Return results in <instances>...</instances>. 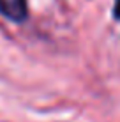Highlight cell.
Segmentation results:
<instances>
[{"instance_id": "1", "label": "cell", "mask_w": 120, "mask_h": 122, "mask_svg": "<svg viewBox=\"0 0 120 122\" xmlns=\"http://www.w3.org/2000/svg\"><path fill=\"white\" fill-rule=\"evenodd\" d=\"M0 14L14 23L25 21L28 16L27 0H0Z\"/></svg>"}, {"instance_id": "2", "label": "cell", "mask_w": 120, "mask_h": 122, "mask_svg": "<svg viewBox=\"0 0 120 122\" xmlns=\"http://www.w3.org/2000/svg\"><path fill=\"white\" fill-rule=\"evenodd\" d=\"M113 16L120 21V0H115V7H113Z\"/></svg>"}]
</instances>
